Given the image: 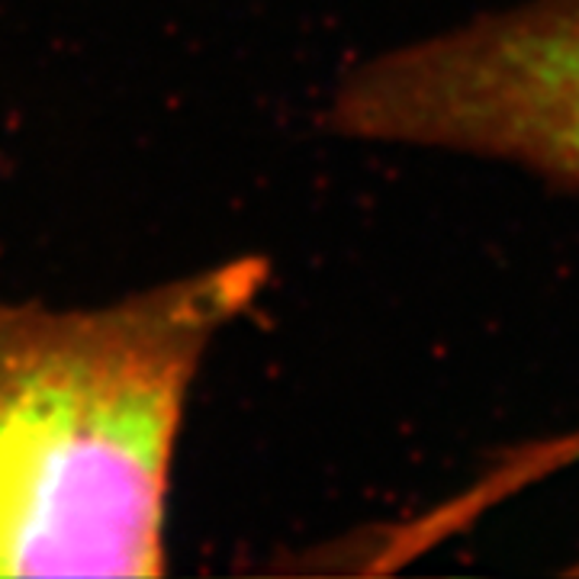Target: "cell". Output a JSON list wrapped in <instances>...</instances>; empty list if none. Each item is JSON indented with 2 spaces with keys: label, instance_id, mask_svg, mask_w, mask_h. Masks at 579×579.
Wrapping results in <instances>:
<instances>
[{
  "label": "cell",
  "instance_id": "2",
  "mask_svg": "<svg viewBox=\"0 0 579 579\" xmlns=\"http://www.w3.org/2000/svg\"><path fill=\"white\" fill-rule=\"evenodd\" d=\"M332 126L364 142L579 181V0H522L351 68Z\"/></svg>",
  "mask_w": 579,
  "mask_h": 579
},
{
  "label": "cell",
  "instance_id": "1",
  "mask_svg": "<svg viewBox=\"0 0 579 579\" xmlns=\"http://www.w3.org/2000/svg\"><path fill=\"white\" fill-rule=\"evenodd\" d=\"M232 258L103 306L0 303V577H158L193 377L261 293Z\"/></svg>",
  "mask_w": 579,
  "mask_h": 579
}]
</instances>
